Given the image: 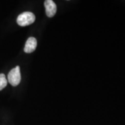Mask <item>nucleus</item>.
<instances>
[{"label": "nucleus", "mask_w": 125, "mask_h": 125, "mask_svg": "<svg viewBox=\"0 0 125 125\" xmlns=\"http://www.w3.org/2000/svg\"><path fill=\"white\" fill-rule=\"evenodd\" d=\"M35 20L34 13L30 12H24L20 14L17 18V23L21 27L29 26L32 24Z\"/></svg>", "instance_id": "1"}, {"label": "nucleus", "mask_w": 125, "mask_h": 125, "mask_svg": "<svg viewBox=\"0 0 125 125\" xmlns=\"http://www.w3.org/2000/svg\"><path fill=\"white\" fill-rule=\"evenodd\" d=\"M8 79L9 83L13 86H16L20 83L21 81V74L19 66H16L10 70L8 75Z\"/></svg>", "instance_id": "2"}, {"label": "nucleus", "mask_w": 125, "mask_h": 125, "mask_svg": "<svg viewBox=\"0 0 125 125\" xmlns=\"http://www.w3.org/2000/svg\"><path fill=\"white\" fill-rule=\"evenodd\" d=\"M44 5L47 16L49 18L53 17L57 10V7L55 3L52 0H46L44 2Z\"/></svg>", "instance_id": "3"}, {"label": "nucleus", "mask_w": 125, "mask_h": 125, "mask_svg": "<svg viewBox=\"0 0 125 125\" xmlns=\"http://www.w3.org/2000/svg\"><path fill=\"white\" fill-rule=\"evenodd\" d=\"M37 46V41L34 37H30L26 41L24 51L27 53H30L35 51Z\"/></svg>", "instance_id": "4"}, {"label": "nucleus", "mask_w": 125, "mask_h": 125, "mask_svg": "<svg viewBox=\"0 0 125 125\" xmlns=\"http://www.w3.org/2000/svg\"><path fill=\"white\" fill-rule=\"evenodd\" d=\"M8 81L4 74H0V90H2L7 85Z\"/></svg>", "instance_id": "5"}]
</instances>
